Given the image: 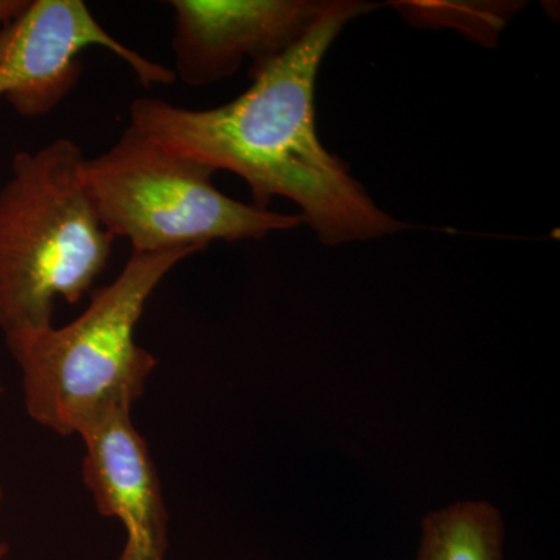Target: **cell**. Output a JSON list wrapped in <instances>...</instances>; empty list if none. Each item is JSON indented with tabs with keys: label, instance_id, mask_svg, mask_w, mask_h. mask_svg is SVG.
<instances>
[{
	"label": "cell",
	"instance_id": "6",
	"mask_svg": "<svg viewBox=\"0 0 560 560\" xmlns=\"http://www.w3.org/2000/svg\"><path fill=\"white\" fill-rule=\"evenodd\" d=\"M334 0H171L173 73L191 88L234 75L285 54Z\"/></svg>",
	"mask_w": 560,
	"mask_h": 560
},
{
	"label": "cell",
	"instance_id": "1",
	"mask_svg": "<svg viewBox=\"0 0 560 560\" xmlns=\"http://www.w3.org/2000/svg\"><path fill=\"white\" fill-rule=\"evenodd\" d=\"M378 5L334 0L311 32L275 60L250 68L248 90L224 105L189 109L136 98L130 124L213 172L241 176L254 206L296 202L323 245L397 234L405 224L383 212L340 158L324 149L315 124V84L324 55L349 21Z\"/></svg>",
	"mask_w": 560,
	"mask_h": 560
},
{
	"label": "cell",
	"instance_id": "9",
	"mask_svg": "<svg viewBox=\"0 0 560 560\" xmlns=\"http://www.w3.org/2000/svg\"><path fill=\"white\" fill-rule=\"evenodd\" d=\"M408 21L425 27L458 28L480 43H495L497 35L515 11L508 3L394 2Z\"/></svg>",
	"mask_w": 560,
	"mask_h": 560
},
{
	"label": "cell",
	"instance_id": "10",
	"mask_svg": "<svg viewBox=\"0 0 560 560\" xmlns=\"http://www.w3.org/2000/svg\"><path fill=\"white\" fill-rule=\"evenodd\" d=\"M31 2L32 0H0V28L22 16Z\"/></svg>",
	"mask_w": 560,
	"mask_h": 560
},
{
	"label": "cell",
	"instance_id": "2",
	"mask_svg": "<svg viewBox=\"0 0 560 560\" xmlns=\"http://www.w3.org/2000/svg\"><path fill=\"white\" fill-rule=\"evenodd\" d=\"M198 253H132L119 276L95 290L66 326L3 335L33 422L72 436L110 408H132L158 366L156 357L136 341V327L165 276Z\"/></svg>",
	"mask_w": 560,
	"mask_h": 560
},
{
	"label": "cell",
	"instance_id": "8",
	"mask_svg": "<svg viewBox=\"0 0 560 560\" xmlns=\"http://www.w3.org/2000/svg\"><path fill=\"white\" fill-rule=\"evenodd\" d=\"M504 526L488 503H458L423 521L416 560H503Z\"/></svg>",
	"mask_w": 560,
	"mask_h": 560
},
{
	"label": "cell",
	"instance_id": "4",
	"mask_svg": "<svg viewBox=\"0 0 560 560\" xmlns=\"http://www.w3.org/2000/svg\"><path fill=\"white\" fill-rule=\"evenodd\" d=\"M212 168L162 145L135 125L84 162V180L105 230L132 253L205 249L215 241H257L300 226V213L260 209L228 197Z\"/></svg>",
	"mask_w": 560,
	"mask_h": 560
},
{
	"label": "cell",
	"instance_id": "11",
	"mask_svg": "<svg viewBox=\"0 0 560 560\" xmlns=\"http://www.w3.org/2000/svg\"><path fill=\"white\" fill-rule=\"evenodd\" d=\"M9 545L5 541H0V560H5L7 556H9Z\"/></svg>",
	"mask_w": 560,
	"mask_h": 560
},
{
	"label": "cell",
	"instance_id": "13",
	"mask_svg": "<svg viewBox=\"0 0 560 560\" xmlns=\"http://www.w3.org/2000/svg\"><path fill=\"white\" fill-rule=\"evenodd\" d=\"M0 393H2V385H0Z\"/></svg>",
	"mask_w": 560,
	"mask_h": 560
},
{
	"label": "cell",
	"instance_id": "3",
	"mask_svg": "<svg viewBox=\"0 0 560 560\" xmlns=\"http://www.w3.org/2000/svg\"><path fill=\"white\" fill-rule=\"evenodd\" d=\"M79 143L20 151L0 189V330L54 326L58 300L77 304L108 265L114 237L84 180Z\"/></svg>",
	"mask_w": 560,
	"mask_h": 560
},
{
	"label": "cell",
	"instance_id": "7",
	"mask_svg": "<svg viewBox=\"0 0 560 560\" xmlns=\"http://www.w3.org/2000/svg\"><path fill=\"white\" fill-rule=\"evenodd\" d=\"M131 410L110 408L80 430L83 482L98 514L124 526L117 560H167L168 514L160 474Z\"/></svg>",
	"mask_w": 560,
	"mask_h": 560
},
{
	"label": "cell",
	"instance_id": "5",
	"mask_svg": "<svg viewBox=\"0 0 560 560\" xmlns=\"http://www.w3.org/2000/svg\"><path fill=\"white\" fill-rule=\"evenodd\" d=\"M91 47L116 55L143 88L176 81L171 68L109 35L81 0H32L22 16L0 28V98L25 119L47 116L75 90L81 54Z\"/></svg>",
	"mask_w": 560,
	"mask_h": 560
},
{
	"label": "cell",
	"instance_id": "12",
	"mask_svg": "<svg viewBox=\"0 0 560 560\" xmlns=\"http://www.w3.org/2000/svg\"><path fill=\"white\" fill-rule=\"evenodd\" d=\"M3 500V488H2V481H0V504H2Z\"/></svg>",
	"mask_w": 560,
	"mask_h": 560
}]
</instances>
